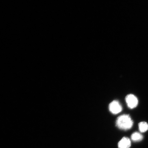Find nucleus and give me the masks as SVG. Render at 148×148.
Segmentation results:
<instances>
[{
    "mask_svg": "<svg viewBox=\"0 0 148 148\" xmlns=\"http://www.w3.org/2000/svg\"><path fill=\"white\" fill-rule=\"evenodd\" d=\"M134 124L130 116L127 114H123L119 116L116 121V125L118 128L124 130L130 129Z\"/></svg>",
    "mask_w": 148,
    "mask_h": 148,
    "instance_id": "f257e3e1",
    "label": "nucleus"
},
{
    "mask_svg": "<svg viewBox=\"0 0 148 148\" xmlns=\"http://www.w3.org/2000/svg\"><path fill=\"white\" fill-rule=\"evenodd\" d=\"M127 106L130 109H133L137 106L138 101L137 98L133 94H129L125 98Z\"/></svg>",
    "mask_w": 148,
    "mask_h": 148,
    "instance_id": "f03ea898",
    "label": "nucleus"
},
{
    "mask_svg": "<svg viewBox=\"0 0 148 148\" xmlns=\"http://www.w3.org/2000/svg\"><path fill=\"white\" fill-rule=\"evenodd\" d=\"M109 110L114 114L119 113L122 110V107L118 101H114L111 102L109 105Z\"/></svg>",
    "mask_w": 148,
    "mask_h": 148,
    "instance_id": "7ed1b4c3",
    "label": "nucleus"
},
{
    "mask_svg": "<svg viewBox=\"0 0 148 148\" xmlns=\"http://www.w3.org/2000/svg\"><path fill=\"white\" fill-rule=\"evenodd\" d=\"M131 146V142L130 139L127 137H123L118 143V148H129Z\"/></svg>",
    "mask_w": 148,
    "mask_h": 148,
    "instance_id": "20e7f679",
    "label": "nucleus"
},
{
    "mask_svg": "<svg viewBox=\"0 0 148 148\" xmlns=\"http://www.w3.org/2000/svg\"><path fill=\"white\" fill-rule=\"evenodd\" d=\"M131 138L134 142H140L143 139V136L140 133L135 132L131 135Z\"/></svg>",
    "mask_w": 148,
    "mask_h": 148,
    "instance_id": "39448f33",
    "label": "nucleus"
},
{
    "mask_svg": "<svg viewBox=\"0 0 148 148\" xmlns=\"http://www.w3.org/2000/svg\"><path fill=\"white\" fill-rule=\"evenodd\" d=\"M138 127L140 132H145L148 130V125L145 122H140L138 124Z\"/></svg>",
    "mask_w": 148,
    "mask_h": 148,
    "instance_id": "423d86ee",
    "label": "nucleus"
}]
</instances>
